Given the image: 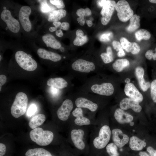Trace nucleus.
<instances>
[{"label":"nucleus","mask_w":156,"mask_h":156,"mask_svg":"<svg viewBox=\"0 0 156 156\" xmlns=\"http://www.w3.org/2000/svg\"><path fill=\"white\" fill-rule=\"evenodd\" d=\"M119 105L120 108L123 110L131 109L137 113L140 112L142 109L138 102L129 98L123 99L120 102Z\"/></svg>","instance_id":"16"},{"label":"nucleus","mask_w":156,"mask_h":156,"mask_svg":"<svg viewBox=\"0 0 156 156\" xmlns=\"http://www.w3.org/2000/svg\"><path fill=\"white\" fill-rule=\"evenodd\" d=\"M50 2L51 4L55 5L58 8L62 9L65 7V5L62 0H50Z\"/></svg>","instance_id":"38"},{"label":"nucleus","mask_w":156,"mask_h":156,"mask_svg":"<svg viewBox=\"0 0 156 156\" xmlns=\"http://www.w3.org/2000/svg\"><path fill=\"white\" fill-rule=\"evenodd\" d=\"M47 84L49 86L59 89L66 88L69 85L66 79L60 77L50 78L47 80Z\"/></svg>","instance_id":"21"},{"label":"nucleus","mask_w":156,"mask_h":156,"mask_svg":"<svg viewBox=\"0 0 156 156\" xmlns=\"http://www.w3.org/2000/svg\"><path fill=\"white\" fill-rule=\"evenodd\" d=\"M28 104V97L23 92H20L16 95L11 107V113L14 118H18L24 115L26 111Z\"/></svg>","instance_id":"4"},{"label":"nucleus","mask_w":156,"mask_h":156,"mask_svg":"<svg viewBox=\"0 0 156 156\" xmlns=\"http://www.w3.org/2000/svg\"><path fill=\"white\" fill-rule=\"evenodd\" d=\"M130 79H129L128 78H126L125 80V82L126 83H130Z\"/></svg>","instance_id":"55"},{"label":"nucleus","mask_w":156,"mask_h":156,"mask_svg":"<svg viewBox=\"0 0 156 156\" xmlns=\"http://www.w3.org/2000/svg\"><path fill=\"white\" fill-rule=\"evenodd\" d=\"M60 49L62 51H63L64 50V49L63 47H61Z\"/></svg>","instance_id":"58"},{"label":"nucleus","mask_w":156,"mask_h":156,"mask_svg":"<svg viewBox=\"0 0 156 156\" xmlns=\"http://www.w3.org/2000/svg\"><path fill=\"white\" fill-rule=\"evenodd\" d=\"M96 67L92 61L83 59H79L74 61L70 66V76H85L94 73Z\"/></svg>","instance_id":"2"},{"label":"nucleus","mask_w":156,"mask_h":156,"mask_svg":"<svg viewBox=\"0 0 156 156\" xmlns=\"http://www.w3.org/2000/svg\"><path fill=\"white\" fill-rule=\"evenodd\" d=\"M115 9L119 20L123 22L129 20L133 15V11L126 0H121L116 4Z\"/></svg>","instance_id":"7"},{"label":"nucleus","mask_w":156,"mask_h":156,"mask_svg":"<svg viewBox=\"0 0 156 156\" xmlns=\"http://www.w3.org/2000/svg\"><path fill=\"white\" fill-rule=\"evenodd\" d=\"M76 14L79 17H84L85 16V9L81 8L77 10L76 12Z\"/></svg>","instance_id":"43"},{"label":"nucleus","mask_w":156,"mask_h":156,"mask_svg":"<svg viewBox=\"0 0 156 156\" xmlns=\"http://www.w3.org/2000/svg\"><path fill=\"white\" fill-rule=\"evenodd\" d=\"M98 5L102 7L101 12V23L103 25H107L110 21L116 5L114 0H103L98 1Z\"/></svg>","instance_id":"6"},{"label":"nucleus","mask_w":156,"mask_h":156,"mask_svg":"<svg viewBox=\"0 0 156 156\" xmlns=\"http://www.w3.org/2000/svg\"><path fill=\"white\" fill-rule=\"evenodd\" d=\"M146 145V143L137 137H131L129 142V146L130 148L133 151H139L142 150Z\"/></svg>","instance_id":"23"},{"label":"nucleus","mask_w":156,"mask_h":156,"mask_svg":"<svg viewBox=\"0 0 156 156\" xmlns=\"http://www.w3.org/2000/svg\"><path fill=\"white\" fill-rule=\"evenodd\" d=\"M144 70L142 67L138 66L136 68L135 74L139 85L143 91L146 92L150 87L151 85L149 82L145 80L144 78Z\"/></svg>","instance_id":"20"},{"label":"nucleus","mask_w":156,"mask_h":156,"mask_svg":"<svg viewBox=\"0 0 156 156\" xmlns=\"http://www.w3.org/2000/svg\"><path fill=\"white\" fill-rule=\"evenodd\" d=\"M129 125L131 126H132L134 125V123L133 122L131 121L129 123Z\"/></svg>","instance_id":"57"},{"label":"nucleus","mask_w":156,"mask_h":156,"mask_svg":"<svg viewBox=\"0 0 156 156\" xmlns=\"http://www.w3.org/2000/svg\"><path fill=\"white\" fill-rule=\"evenodd\" d=\"M153 50L151 49H149L147 50L145 54V56L146 58L149 60H151L152 59V52Z\"/></svg>","instance_id":"45"},{"label":"nucleus","mask_w":156,"mask_h":156,"mask_svg":"<svg viewBox=\"0 0 156 156\" xmlns=\"http://www.w3.org/2000/svg\"><path fill=\"white\" fill-rule=\"evenodd\" d=\"M1 17L2 20L7 24L8 28L12 32L18 33L20 29L19 23L17 20L12 16L11 12L8 10H4L2 12Z\"/></svg>","instance_id":"10"},{"label":"nucleus","mask_w":156,"mask_h":156,"mask_svg":"<svg viewBox=\"0 0 156 156\" xmlns=\"http://www.w3.org/2000/svg\"><path fill=\"white\" fill-rule=\"evenodd\" d=\"M135 36L138 41L142 40H148L151 37L150 33L147 30L144 29H141L136 31L135 33Z\"/></svg>","instance_id":"30"},{"label":"nucleus","mask_w":156,"mask_h":156,"mask_svg":"<svg viewBox=\"0 0 156 156\" xmlns=\"http://www.w3.org/2000/svg\"><path fill=\"white\" fill-rule=\"evenodd\" d=\"M73 108V104L72 100L69 99H65L57 110L58 118L61 120L66 121L68 119Z\"/></svg>","instance_id":"11"},{"label":"nucleus","mask_w":156,"mask_h":156,"mask_svg":"<svg viewBox=\"0 0 156 156\" xmlns=\"http://www.w3.org/2000/svg\"><path fill=\"white\" fill-rule=\"evenodd\" d=\"M114 117L116 120L121 124L129 123L133 120V116L125 112L120 108H118L115 110Z\"/></svg>","instance_id":"18"},{"label":"nucleus","mask_w":156,"mask_h":156,"mask_svg":"<svg viewBox=\"0 0 156 156\" xmlns=\"http://www.w3.org/2000/svg\"><path fill=\"white\" fill-rule=\"evenodd\" d=\"M88 40V38L86 35L82 36H76L73 41V43L75 46H81L86 43Z\"/></svg>","instance_id":"34"},{"label":"nucleus","mask_w":156,"mask_h":156,"mask_svg":"<svg viewBox=\"0 0 156 156\" xmlns=\"http://www.w3.org/2000/svg\"><path fill=\"white\" fill-rule=\"evenodd\" d=\"M69 27V24L68 23L63 22L61 23L60 28L64 30H68Z\"/></svg>","instance_id":"44"},{"label":"nucleus","mask_w":156,"mask_h":156,"mask_svg":"<svg viewBox=\"0 0 156 156\" xmlns=\"http://www.w3.org/2000/svg\"><path fill=\"white\" fill-rule=\"evenodd\" d=\"M53 24L55 26V27L57 28L61 25V23L59 21H55L53 22Z\"/></svg>","instance_id":"51"},{"label":"nucleus","mask_w":156,"mask_h":156,"mask_svg":"<svg viewBox=\"0 0 156 156\" xmlns=\"http://www.w3.org/2000/svg\"><path fill=\"white\" fill-rule=\"evenodd\" d=\"M106 151L109 156H119L117 146L113 143L108 144L106 147Z\"/></svg>","instance_id":"32"},{"label":"nucleus","mask_w":156,"mask_h":156,"mask_svg":"<svg viewBox=\"0 0 156 156\" xmlns=\"http://www.w3.org/2000/svg\"><path fill=\"white\" fill-rule=\"evenodd\" d=\"M130 63L126 59H121L116 60L112 64L113 69L116 72L122 71L125 68L128 66Z\"/></svg>","instance_id":"28"},{"label":"nucleus","mask_w":156,"mask_h":156,"mask_svg":"<svg viewBox=\"0 0 156 156\" xmlns=\"http://www.w3.org/2000/svg\"><path fill=\"white\" fill-rule=\"evenodd\" d=\"M114 88L109 82L99 83L94 76L87 80L79 89V91L93 95L110 96L113 94Z\"/></svg>","instance_id":"1"},{"label":"nucleus","mask_w":156,"mask_h":156,"mask_svg":"<svg viewBox=\"0 0 156 156\" xmlns=\"http://www.w3.org/2000/svg\"><path fill=\"white\" fill-rule=\"evenodd\" d=\"M77 21L81 26H83L85 24V20L84 17H81L77 18Z\"/></svg>","instance_id":"46"},{"label":"nucleus","mask_w":156,"mask_h":156,"mask_svg":"<svg viewBox=\"0 0 156 156\" xmlns=\"http://www.w3.org/2000/svg\"><path fill=\"white\" fill-rule=\"evenodd\" d=\"M73 115L76 117L75 123L79 126L87 125L90 124L89 119L83 116V111L81 108L77 107L72 112Z\"/></svg>","instance_id":"17"},{"label":"nucleus","mask_w":156,"mask_h":156,"mask_svg":"<svg viewBox=\"0 0 156 156\" xmlns=\"http://www.w3.org/2000/svg\"><path fill=\"white\" fill-rule=\"evenodd\" d=\"M112 45L114 49L118 52L117 54L118 57H122L125 55V53L119 42L116 40L113 41Z\"/></svg>","instance_id":"33"},{"label":"nucleus","mask_w":156,"mask_h":156,"mask_svg":"<svg viewBox=\"0 0 156 156\" xmlns=\"http://www.w3.org/2000/svg\"><path fill=\"white\" fill-rule=\"evenodd\" d=\"M155 53L153 52V50L152 52V58L154 60H156V47L155 49Z\"/></svg>","instance_id":"52"},{"label":"nucleus","mask_w":156,"mask_h":156,"mask_svg":"<svg viewBox=\"0 0 156 156\" xmlns=\"http://www.w3.org/2000/svg\"><path fill=\"white\" fill-rule=\"evenodd\" d=\"M150 88L151 98L153 102L156 103V79L152 82Z\"/></svg>","instance_id":"35"},{"label":"nucleus","mask_w":156,"mask_h":156,"mask_svg":"<svg viewBox=\"0 0 156 156\" xmlns=\"http://www.w3.org/2000/svg\"><path fill=\"white\" fill-rule=\"evenodd\" d=\"M84 134L82 129H74L70 132L71 138L75 146L79 149L82 150L85 147L83 139Z\"/></svg>","instance_id":"14"},{"label":"nucleus","mask_w":156,"mask_h":156,"mask_svg":"<svg viewBox=\"0 0 156 156\" xmlns=\"http://www.w3.org/2000/svg\"><path fill=\"white\" fill-rule=\"evenodd\" d=\"M37 1L40 3V9L42 12L47 13L50 11V8L47 3V0H38Z\"/></svg>","instance_id":"36"},{"label":"nucleus","mask_w":156,"mask_h":156,"mask_svg":"<svg viewBox=\"0 0 156 156\" xmlns=\"http://www.w3.org/2000/svg\"><path fill=\"white\" fill-rule=\"evenodd\" d=\"M31 140L38 145L45 146L49 144L52 141L54 135L50 131L44 130L42 128L37 127L31 130L29 133Z\"/></svg>","instance_id":"3"},{"label":"nucleus","mask_w":156,"mask_h":156,"mask_svg":"<svg viewBox=\"0 0 156 156\" xmlns=\"http://www.w3.org/2000/svg\"><path fill=\"white\" fill-rule=\"evenodd\" d=\"M112 138L114 143L119 148L123 147L128 142L129 137L119 129H114L112 130Z\"/></svg>","instance_id":"13"},{"label":"nucleus","mask_w":156,"mask_h":156,"mask_svg":"<svg viewBox=\"0 0 156 156\" xmlns=\"http://www.w3.org/2000/svg\"><path fill=\"white\" fill-rule=\"evenodd\" d=\"M140 156H150L145 151H141L139 153Z\"/></svg>","instance_id":"50"},{"label":"nucleus","mask_w":156,"mask_h":156,"mask_svg":"<svg viewBox=\"0 0 156 156\" xmlns=\"http://www.w3.org/2000/svg\"><path fill=\"white\" fill-rule=\"evenodd\" d=\"M76 36H84V33L83 31L81 29H78L76 31Z\"/></svg>","instance_id":"47"},{"label":"nucleus","mask_w":156,"mask_h":156,"mask_svg":"<svg viewBox=\"0 0 156 156\" xmlns=\"http://www.w3.org/2000/svg\"><path fill=\"white\" fill-rule=\"evenodd\" d=\"M140 49V46L137 43L129 42L125 50L127 52H130L133 54L135 55L139 52Z\"/></svg>","instance_id":"31"},{"label":"nucleus","mask_w":156,"mask_h":156,"mask_svg":"<svg viewBox=\"0 0 156 156\" xmlns=\"http://www.w3.org/2000/svg\"><path fill=\"white\" fill-rule=\"evenodd\" d=\"M6 151L5 145L2 143H0V156H3Z\"/></svg>","instance_id":"42"},{"label":"nucleus","mask_w":156,"mask_h":156,"mask_svg":"<svg viewBox=\"0 0 156 156\" xmlns=\"http://www.w3.org/2000/svg\"><path fill=\"white\" fill-rule=\"evenodd\" d=\"M147 151L149 153L150 156H156V150L152 147L149 146L146 149Z\"/></svg>","instance_id":"40"},{"label":"nucleus","mask_w":156,"mask_h":156,"mask_svg":"<svg viewBox=\"0 0 156 156\" xmlns=\"http://www.w3.org/2000/svg\"><path fill=\"white\" fill-rule=\"evenodd\" d=\"M124 92L126 96L139 103L143 100V95L132 83L130 82L126 84Z\"/></svg>","instance_id":"15"},{"label":"nucleus","mask_w":156,"mask_h":156,"mask_svg":"<svg viewBox=\"0 0 156 156\" xmlns=\"http://www.w3.org/2000/svg\"><path fill=\"white\" fill-rule=\"evenodd\" d=\"M42 40L47 47L55 49H60L61 47L60 43L51 34H48L43 36Z\"/></svg>","instance_id":"22"},{"label":"nucleus","mask_w":156,"mask_h":156,"mask_svg":"<svg viewBox=\"0 0 156 156\" xmlns=\"http://www.w3.org/2000/svg\"><path fill=\"white\" fill-rule=\"evenodd\" d=\"M38 55L41 58L50 60L54 62L60 61L62 57L60 55L53 52L48 51L42 48H39L37 51Z\"/></svg>","instance_id":"19"},{"label":"nucleus","mask_w":156,"mask_h":156,"mask_svg":"<svg viewBox=\"0 0 156 156\" xmlns=\"http://www.w3.org/2000/svg\"><path fill=\"white\" fill-rule=\"evenodd\" d=\"M7 80L6 76L3 75H0V91H1V87L6 82Z\"/></svg>","instance_id":"41"},{"label":"nucleus","mask_w":156,"mask_h":156,"mask_svg":"<svg viewBox=\"0 0 156 156\" xmlns=\"http://www.w3.org/2000/svg\"><path fill=\"white\" fill-rule=\"evenodd\" d=\"M111 135L109 127L107 125L103 126L99 130L98 136L95 138L93 141L94 147L98 149L104 148L109 142Z\"/></svg>","instance_id":"8"},{"label":"nucleus","mask_w":156,"mask_h":156,"mask_svg":"<svg viewBox=\"0 0 156 156\" xmlns=\"http://www.w3.org/2000/svg\"><path fill=\"white\" fill-rule=\"evenodd\" d=\"M25 156H52L48 151L42 148H36L28 150Z\"/></svg>","instance_id":"27"},{"label":"nucleus","mask_w":156,"mask_h":156,"mask_svg":"<svg viewBox=\"0 0 156 156\" xmlns=\"http://www.w3.org/2000/svg\"><path fill=\"white\" fill-rule=\"evenodd\" d=\"M31 9L27 6H23L20 8L18 14L19 18L24 29L26 31H29L31 28V23L29 16L31 13Z\"/></svg>","instance_id":"12"},{"label":"nucleus","mask_w":156,"mask_h":156,"mask_svg":"<svg viewBox=\"0 0 156 156\" xmlns=\"http://www.w3.org/2000/svg\"><path fill=\"white\" fill-rule=\"evenodd\" d=\"M15 60L18 65L23 69L28 71H33L37 67L36 62L29 55L21 51H18L15 55Z\"/></svg>","instance_id":"5"},{"label":"nucleus","mask_w":156,"mask_h":156,"mask_svg":"<svg viewBox=\"0 0 156 156\" xmlns=\"http://www.w3.org/2000/svg\"><path fill=\"white\" fill-rule=\"evenodd\" d=\"M75 94L77 96L75 103L77 107L86 108L92 112L97 110L98 107L97 104L87 98L86 93L79 91Z\"/></svg>","instance_id":"9"},{"label":"nucleus","mask_w":156,"mask_h":156,"mask_svg":"<svg viewBox=\"0 0 156 156\" xmlns=\"http://www.w3.org/2000/svg\"><path fill=\"white\" fill-rule=\"evenodd\" d=\"M149 1L151 3L156 4V0H149Z\"/></svg>","instance_id":"56"},{"label":"nucleus","mask_w":156,"mask_h":156,"mask_svg":"<svg viewBox=\"0 0 156 156\" xmlns=\"http://www.w3.org/2000/svg\"><path fill=\"white\" fill-rule=\"evenodd\" d=\"M57 28L56 27H51L49 28V30L51 32H53L56 30Z\"/></svg>","instance_id":"54"},{"label":"nucleus","mask_w":156,"mask_h":156,"mask_svg":"<svg viewBox=\"0 0 156 156\" xmlns=\"http://www.w3.org/2000/svg\"><path fill=\"white\" fill-rule=\"evenodd\" d=\"M0 60L1 61V55H0Z\"/></svg>","instance_id":"59"},{"label":"nucleus","mask_w":156,"mask_h":156,"mask_svg":"<svg viewBox=\"0 0 156 156\" xmlns=\"http://www.w3.org/2000/svg\"><path fill=\"white\" fill-rule=\"evenodd\" d=\"M66 14V11L64 10L60 9L54 10L49 14L48 20L49 22L58 21L64 17Z\"/></svg>","instance_id":"26"},{"label":"nucleus","mask_w":156,"mask_h":156,"mask_svg":"<svg viewBox=\"0 0 156 156\" xmlns=\"http://www.w3.org/2000/svg\"><path fill=\"white\" fill-rule=\"evenodd\" d=\"M140 16L137 14L133 15L130 19V23L126 28L127 31L129 32H132L138 28L140 26Z\"/></svg>","instance_id":"25"},{"label":"nucleus","mask_w":156,"mask_h":156,"mask_svg":"<svg viewBox=\"0 0 156 156\" xmlns=\"http://www.w3.org/2000/svg\"><path fill=\"white\" fill-rule=\"evenodd\" d=\"M113 36V34L112 32H106L101 35L99 37V40L103 42H108L111 40Z\"/></svg>","instance_id":"37"},{"label":"nucleus","mask_w":156,"mask_h":156,"mask_svg":"<svg viewBox=\"0 0 156 156\" xmlns=\"http://www.w3.org/2000/svg\"><path fill=\"white\" fill-rule=\"evenodd\" d=\"M46 119L45 116L43 114H39L34 116L29 120V125L32 129L37 128L41 125Z\"/></svg>","instance_id":"24"},{"label":"nucleus","mask_w":156,"mask_h":156,"mask_svg":"<svg viewBox=\"0 0 156 156\" xmlns=\"http://www.w3.org/2000/svg\"><path fill=\"white\" fill-rule=\"evenodd\" d=\"M36 109L37 107L34 104L31 105L27 110V115L29 116H32L35 113Z\"/></svg>","instance_id":"39"},{"label":"nucleus","mask_w":156,"mask_h":156,"mask_svg":"<svg viewBox=\"0 0 156 156\" xmlns=\"http://www.w3.org/2000/svg\"><path fill=\"white\" fill-rule=\"evenodd\" d=\"M85 9V16H90L92 13L90 9L88 8H86Z\"/></svg>","instance_id":"48"},{"label":"nucleus","mask_w":156,"mask_h":156,"mask_svg":"<svg viewBox=\"0 0 156 156\" xmlns=\"http://www.w3.org/2000/svg\"><path fill=\"white\" fill-rule=\"evenodd\" d=\"M86 23H87L88 26L89 27H91L92 25V21L90 20H88L86 21Z\"/></svg>","instance_id":"53"},{"label":"nucleus","mask_w":156,"mask_h":156,"mask_svg":"<svg viewBox=\"0 0 156 156\" xmlns=\"http://www.w3.org/2000/svg\"><path fill=\"white\" fill-rule=\"evenodd\" d=\"M106 53H102L100 56L103 62L108 64L113 60V55L112 49L110 47H108L106 49Z\"/></svg>","instance_id":"29"},{"label":"nucleus","mask_w":156,"mask_h":156,"mask_svg":"<svg viewBox=\"0 0 156 156\" xmlns=\"http://www.w3.org/2000/svg\"><path fill=\"white\" fill-rule=\"evenodd\" d=\"M55 34L59 37H61L63 35V34L61 29L57 30L55 32Z\"/></svg>","instance_id":"49"}]
</instances>
